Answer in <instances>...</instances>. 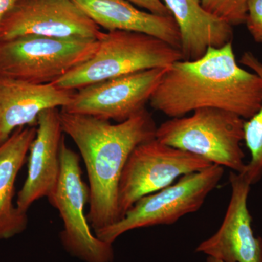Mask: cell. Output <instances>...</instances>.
<instances>
[{"label": "cell", "instance_id": "1", "mask_svg": "<svg viewBox=\"0 0 262 262\" xmlns=\"http://www.w3.org/2000/svg\"><path fill=\"white\" fill-rule=\"evenodd\" d=\"M149 103L170 118L215 108L247 120L261 108L262 80L239 67L229 42L208 48L198 59L180 60L167 67Z\"/></svg>", "mask_w": 262, "mask_h": 262}, {"label": "cell", "instance_id": "2", "mask_svg": "<svg viewBox=\"0 0 262 262\" xmlns=\"http://www.w3.org/2000/svg\"><path fill=\"white\" fill-rule=\"evenodd\" d=\"M63 134L82 155L89 180L87 215L94 231L120 220L118 189L123 169L136 146L155 139L157 125L144 108L122 122L113 124L90 115L60 111Z\"/></svg>", "mask_w": 262, "mask_h": 262}, {"label": "cell", "instance_id": "3", "mask_svg": "<svg viewBox=\"0 0 262 262\" xmlns=\"http://www.w3.org/2000/svg\"><path fill=\"white\" fill-rule=\"evenodd\" d=\"M94 56L53 82L61 89L89 84L151 69H166L183 60L178 48L143 33L101 32Z\"/></svg>", "mask_w": 262, "mask_h": 262}, {"label": "cell", "instance_id": "4", "mask_svg": "<svg viewBox=\"0 0 262 262\" xmlns=\"http://www.w3.org/2000/svg\"><path fill=\"white\" fill-rule=\"evenodd\" d=\"M244 121L235 114L203 108L190 116L173 117L157 127L155 138L163 144L187 151L214 165L244 173Z\"/></svg>", "mask_w": 262, "mask_h": 262}, {"label": "cell", "instance_id": "5", "mask_svg": "<svg viewBox=\"0 0 262 262\" xmlns=\"http://www.w3.org/2000/svg\"><path fill=\"white\" fill-rule=\"evenodd\" d=\"M224 173L223 167L212 164L201 171L183 176L165 189L141 198L121 220L94 231V234L103 242L113 244L133 229L176 223L184 215L199 211Z\"/></svg>", "mask_w": 262, "mask_h": 262}, {"label": "cell", "instance_id": "6", "mask_svg": "<svg viewBox=\"0 0 262 262\" xmlns=\"http://www.w3.org/2000/svg\"><path fill=\"white\" fill-rule=\"evenodd\" d=\"M98 39L24 36L0 41V76L51 84L89 60Z\"/></svg>", "mask_w": 262, "mask_h": 262}, {"label": "cell", "instance_id": "7", "mask_svg": "<svg viewBox=\"0 0 262 262\" xmlns=\"http://www.w3.org/2000/svg\"><path fill=\"white\" fill-rule=\"evenodd\" d=\"M211 165L156 138L139 144L129 157L119 184L120 220L141 198L165 189L183 176L201 171Z\"/></svg>", "mask_w": 262, "mask_h": 262}, {"label": "cell", "instance_id": "8", "mask_svg": "<svg viewBox=\"0 0 262 262\" xmlns=\"http://www.w3.org/2000/svg\"><path fill=\"white\" fill-rule=\"evenodd\" d=\"M80 157L66 144L61 146V174L51 206L59 211L63 223L61 241L72 256L84 262H113V244L103 242L91 230L84 215L90 202V187L82 180Z\"/></svg>", "mask_w": 262, "mask_h": 262}, {"label": "cell", "instance_id": "9", "mask_svg": "<svg viewBox=\"0 0 262 262\" xmlns=\"http://www.w3.org/2000/svg\"><path fill=\"white\" fill-rule=\"evenodd\" d=\"M101 32L72 0H18L0 24V41L24 36L98 39Z\"/></svg>", "mask_w": 262, "mask_h": 262}, {"label": "cell", "instance_id": "10", "mask_svg": "<svg viewBox=\"0 0 262 262\" xmlns=\"http://www.w3.org/2000/svg\"><path fill=\"white\" fill-rule=\"evenodd\" d=\"M165 70L151 69L84 86L61 111L125 121L146 108Z\"/></svg>", "mask_w": 262, "mask_h": 262}, {"label": "cell", "instance_id": "11", "mask_svg": "<svg viewBox=\"0 0 262 262\" xmlns=\"http://www.w3.org/2000/svg\"><path fill=\"white\" fill-rule=\"evenodd\" d=\"M231 198L223 222L214 234L196 248L222 262H262V239L254 235L248 208L251 184L244 174H229Z\"/></svg>", "mask_w": 262, "mask_h": 262}, {"label": "cell", "instance_id": "12", "mask_svg": "<svg viewBox=\"0 0 262 262\" xmlns=\"http://www.w3.org/2000/svg\"><path fill=\"white\" fill-rule=\"evenodd\" d=\"M60 111L48 108L38 117L37 134L29 149L28 173L19 191L16 207L27 213L34 203L47 198L51 205L61 174V146L63 139Z\"/></svg>", "mask_w": 262, "mask_h": 262}, {"label": "cell", "instance_id": "13", "mask_svg": "<svg viewBox=\"0 0 262 262\" xmlns=\"http://www.w3.org/2000/svg\"><path fill=\"white\" fill-rule=\"evenodd\" d=\"M75 93L53 83L34 84L0 76V145L18 127L37 126L38 117L45 110L67 106Z\"/></svg>", "mask_w": 262, "mask_h": 262}, {"label": "cell", "instance_id": "14", "mask_svg": "<svg viewBox=\"0 0 262 262\" xmlns=\"http://www.w3.org/2000/svg\"><path fill=\"white\" fill-rule=\"evenodd\" d=\"M100 28L143 33L180 48V34L172 16L141 10L127 0H72Z\"/></svg>", "mask_w": 262, "mask_h": 262}, {"label": "cell", "instance_id": "15", "mask_svg": "<svg viewBox=\"0 0 262 262\" xmlns=\"http://www.w3.org/2000/svg\"><path fill=\"white\" fill-rule=\"evenodd\" d=\"M178 27L183 60L204 56L209 48L232 42V26L207 11L201 0H162Z\"/></svg>", "mask_w": 262, "mask_h": 262}, {"label": "cell", "instance_id": "16", "mask_svg": "<svg viewBox=\"0 0 262 262\" xmlns=\"http://www.w3.org/2000/svg\"><path fill=\"white\" fill-rule=\"evenodd\" d=\"M37 126L17 128L0 145V239L22 233L28 225L27 213L13 205L15 182L27 159Z\"/></svg>", "mask_w": 262, "mask_h": 262}, {"label": "cell", "instance_id": "17", "mask_svg": "<svg viewBox=\"0 0 262 262\" xmlns=\"http://www.w3.org/2000/svg\"><path fill=\"white\" fill-rule=\"evenodd\" d=\"M241 63L257 74L262 80V61L250 51L245 52ZM244 141L251 154L244 173L248 182L253 185L262 179V104L259 110L244 121Z\"/></svg>", "mask_w": 262, "mask_h": 262}, {"label": "cell", "instance_id": "18", "mask_svg": "<svg viewBox=\"0 0 262 262\" xmlns=\"http://www.w3.org/2000/svg\"><path fill=\"white\" fill-rule=\"evenodd\" d=\"M203 8L232 25L245 24L248 0H201Z\"/></svg>", "mask_w": 262, "mask_h": 262}, {"label": "cell", "instance_id": "19", "mask_svg": "<svg viewBox=\"0 0 262 262\" xmlns=\"http://www.w3.org/2000/svg\"><path fill=\"white\" fill-rule=\"evenodd\" d=\"M245 24L255 42L262 44V0H248Z\"/></svg>", "mask_w": 262, "mask_h": 262}, {"label": "cell", "instance_id": "20", "mask_svg": "<svg viewBox=\"0 0 262 262\" xmlns=\"http://www.w3.org/2000/svg\"><path fill=\"white\" fill-rule=\"evenodd\" d=\"M138 8L163 16H172L162 0H127Z\"/></svg>", "mask_w": 262, "mask_h": 262}, {"label": "cell", "instance_id": "21", "mask_svg": "<svg viewBox=\"0 0 262 262\" xmlns=\"http://www.w3.org/2000/svg\"><path fill=\"white\" fill-rule=\"evenodd\" d=\"M18 0H0V24L5 15L16 4Z\"/></svg>", "mask_w": 262, "mask_h": 262}, {"label": "cell", "instance_id": "22", "mask_svg": "<svg viewBox=\"0 0 262 262\" xmlns=\"http://www.w3.org/2000/svg\"><path fill=\"white\" fill-rule=\"evenodd\" d=\"M206 262H222L220 261V260L216 259V258H214L213 257H210V256H208L207 258Z\"/></svg>", "mask_w": 262, "mask_h": 262}]
</instances>
